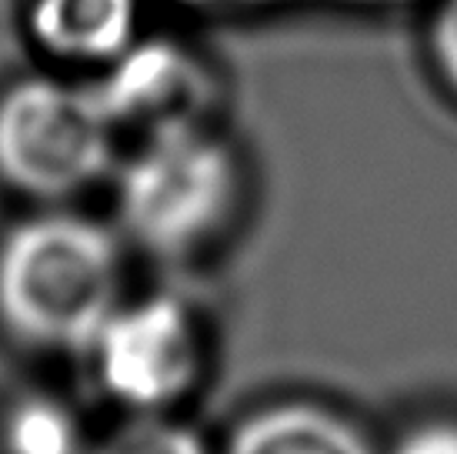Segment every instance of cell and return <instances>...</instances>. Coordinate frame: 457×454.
<instances>
[{
	"label": "cell",
	"instance_id": "1",
	"mask_svg": "<svg viewBox=\"0 0 457 454\" xmlns=\"http://www.w3.org/2000/svg\"><path fill=\"white\" fill-rule=\"evenodd\" d=\"M120 298V251L87 217L40 214L0 240V321L27 344L80 351Z\"/></svg>",
	"mask_w": 457,
	"mask_h": 454
},
{
	"label": "cell",
	"instance_id": "2",
	"mask_svg": "<svg viewBox=\"0 0 457 454\" xmlns=\"http://www.w3.org/2000/svg\"><path fill=\"white\" fill-rule=\"evenodd\" d=\"M241 171L228 140L197 121L151 127L117 174V214L154 254H187L234 214Z\"/></svg>",
	"mask_w": 457,
	"mask_h": 454
},
{
	"label": "cell",
	"instance_id": "3",
	"mask_svg": "<svg viewBox=\"0 0 457 454\" xmlns=\"http://www.w3.org/2000/svg\"><path fill=\"white\" fill-rule=\"evenodd\" d=\"M114 164V124L90 88L24 77L0 94V177L30 198H67Z\"/></svg>",
	"mask_w": 457,
	"mask_h": 454
},
{
	"label": "cell",
	"instance_id": "4",
	"mask_svg": "<svg viewBox=\"0 0 457 454\" xmlns=\"http://www.w3.org/2000/svg\"><path fill=\"white\" fill-rule=\"evenodd\" d=\"M90 351L104 388L137 411L174 404L201 371L197 328L187 307L170 298L117 307Z\"/></svg>",
	"mask_w": 457,
	"mask_h": 454
},
{
	"label": "cell",
	"instance_id": "5",
	"mask_svg": "<svg viewBox=\"0 0 457 454\" xmlns=\"http://www.w3.org/2000/svg\"><path fill=\"white\" fill-rule=\"evenodd\" d=\"M104 67L101 84H90V90L114 127L144 124L151 130L170 121H197L207 77L184 47L170 40H134Z\"/></svg>",
	"mask_w": 457,
	"mask_h": 454
},
{
	"label": "cell",
	"instance_id": "6",
	"mask_svg": "<svg viewBox=\"0 0 457 454\" xmlns=\"http://www.w3.org/2000/svg\"><path fill=\"white\" fill-rule=\"evenodd\" d=\"M27 21L54 57L111 63L137 40V0H30Z\"/></svg>",
	"mask_w": 457,
	"mask_h": 454
},
{
	"label": "cell",
	"instance_id": "7",
	"mask_svg": "<svg viewBox=\"0 0 457 454\" xmlns=\"http://www.w3.org/2000/svg\"><path fill=\"white\" fill-rule=\"evenodd\" d=\"M228 454H370V448L344 417L297 401L247 417Z\"/></svg>",
	"mask_w": 457,
	"mask_h": 454
},
{
	"label": "cell",
	"instance_id": "8",
	"mask_svg": "<svg viewBox=\"0 0 457 454\" xmlns=\"http://www.w3.org/2000/svg\"><path fill=\"white\" fill-rule=\"evenodd\" d=\"M4 444L11 454H80V431L64 404L27 398L7 415Z\"/></svg>",
	"mask_w": 457,
	"mask_h": 454
},
{
	"label": "cell",
	"instance_id": "9",
	"mask_svg": "<svg viewBox=\"0 0 457 454\" xmlns=\"http://www.w3.org/2000/svg\"><path fill=\"white\" fill-rule=\"evenodd\" d=\"M94 454H207V448L184 425H170L161 417H137L114 431Z\"/></svg>",
	"mask_w": 457,
	"mask_h": 454
},
{
	"label": "cell",
	"instance_id": "10",
	"mask_svg": "<svg viewBox=\"0 0 457 454\" xmlns=\"http://www.w3.org/2000/svg\"><path fill=\"white\" fill-rule=\"evenodd\" d=\"M431 54L445 84L457 94V0H445L434 13Z\"/></svg>",
	"mask_w": 457,
	"mask_h": 454
},
{
	"label": "cell",
	"instance_id": "11",
	"mask_svg": "<svg viewBox=\"0 0 457 454\" xmlns=\"http://www.w3.org/2000/svg\"><path fill=\"white\" fill-rule=\"evenodd\" d=\"M391 454H457V421H428L407 431Z\"/></svg>",
	"mask_w": 457,
	"mask_h": 454
},
{
	"label": "cell",
	"instance_id": "12",
	"mask_svg": "<svg viewBox=\"0 0 457 454\" xmlns=\"http://www.w3.org/2000/svg\"><path fill=\"white\" fill-rule=\"evenodd\" d=\"M204 7H280V4H334V7H394L411 0H184Z\"/></svg>",
	"mask_w": 457,
	"mask_h": 454
}]
</instances>
